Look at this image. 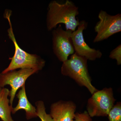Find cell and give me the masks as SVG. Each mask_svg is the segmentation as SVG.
<instances>
[{"label": "cell", "instance_id": "1", "mask_svg": "<svg viewBox=\"0 0 121 121\" xmlns=\"http://www.w3.org/2000/svg\"><path fill=\"white\" fill-rule=\"evenodd\" d=\"M78 14V8L71 1L67 0L63 4L52 1L48 7L47 28L51 31L56 28L58 24L62 23L65 24L66 30L73 32L79 24V21L76 18Z\"/></svg>", "mask_w": 121, "mask_h": 121}, {"label": "cell", "instance_id": "2", "mask_svg": "<svg viewBox=\"0 0 121 121\" xmlns=\"http://www.w3.org/2000/svg\"><path fill=\"white\" fill-rule=\"evenodd\" d=\"M11 13L12 12L10 10H5L4 16L8 20L9 24V28L8 30V35L15 46V54L13 57L9 58L11 60V62L8 67L1 73H4L18 69H35L38 71L41 70L45 66V60L39 55L26 52L18 45L13 33L10 19Z\"/></svg>", "mask_w": 121, "mask_h": 121}, {"label": "cell", "instance_id": "3", "mask_svg": "<svg viewBox=\"0 0 121 121\" xmlns=\"http://www.w3.org/2000/svg\"><path fill=\"white\" fill-rule=\"evenodd\" d=\"M87 60L75 53L63 62L61 74L74 80L79 86L86 87L91 94L98 90L91 83L87 65Z\"/></svg>", "mask_w": 121, "mask_h": 121}, {"label": "cell", "instance_id": "4", "mask_svg": "<svg viewBox=\"0 0 121 121\" xmlns=\"http://www.w3.org/2000/svg\"><path fill=\"white\" fill-rule=\"evenodd\" d=\"M116 100L111 87H105L98 90L88 99L87 112L91 117H108Z\"/></svg>", "mask_w": 121, "mask_h": 121}, {"label": "cell", "instance_id": "5", "mask_svg": "<svg viewBox=\"0 0 121 121\" xmlns=\"http://www.w3.org/2000/svg\"><path fill=\"white\" fill-rule=\"evenodd\" d=\"M99 21L95 27L97 33L94 43H97L108 39L112 35L121 31V14L115 15L108 14L101 10L98 14Z\"/></svg>", "mask_w": 121, "mask_h": 121}, {"label": "cell", "instance_id": "6", "mask_svg": "<svg viewBox=\"0 0 121 121\" xmlns=\"http://www.w3.org/2000/svg\"><path fill=\"white\" fill-rule=\"evenodd\" d=\"M72 31L64 30L60 25L52 31V49L54 54L60 62L68 59L75 53L71 39Z\"/></svg>", "mask_w": 121, "mask_h": 121}, {"label": "cell", "instance_id": "7", "mask_svg": "<svg viewBox=\"0 0 121 121\" xmlns=\"http://www.w3.org/2000/svg\"><path fill=\"white\" fill-rule=\"evenodd\" d=\"M35 69H20L13 70L4 73H0V86L4 87L9 85L11 87L9 94L10 106L13 107V103L17 91L25 84L26 80L33 74L38 72Z\"/></svg>", "mask_w": 121, "mask_h": 121}, {"label": "cell", "instance_id": "8", "mask_svg": "<svg viewBox=\"0 0 121 121\" xmlns=\"http://www.w3.org/2000/svg\"><path fill=\"white\" fill-rule=\"evenodd\" d=\"M87 26V23L85 21H79L77 29L72 33V42L76 54L86 58L87 60L94 61L101 58L102 53L100 50L90 47L86 43L83 32Z\"/></svg>", "mask_w": 121, "mask_h": 121}, {"label": "cell", "instance_id": "9", "mask_svg": "<svg viewBox=\"0 0 121 121\" xmlns=\"http://www.w3.org/2000/svg\"><path fill=\"white\" fill-rule=\"evenodd\" d=\"M76 107L72 101L60 100L51 104L50 115L53 121H73Z\"/></svg>", "mask_w": 121, "mask_h": 121}, {"label": "cell", "instance_id": "10", "mask_svg": "<svg viewBox=\"0 0 121 121\" xmlns=\"http://www.w3.org/2000/svg\"><path fill=\"white\" fill-rule=\"evenodd\" d=\"M18 99V104L12 109V113L14 114L18 110L23 109L26 112V118L29 120L37 117V111L36 107L29 102L26 95L25 84L21 88L16 95Z\"/></svg>", "mask_w": 121, "mask_h": 121}, {"label": "cell", "instance_id": "11", "mask_svg": "<svg viewBox=\"0 0 121 121\" xmlns=\"http://www.w3.org/2000/svg\"><path fill=\"white\" fill-rule=\"evenodd\" d=\"M10 91L0 86V118L3 121H14L11 116L12 107L10 105Z\"/></svg>", "mask_w": 121, "mask_h": 121}, {"label": "cell", "instance_id": "12", "mask_svg": "<svg viewBox=\"0 0 121 121\" xmlns=\"http://www.w3.org/2000/svg\"><path fill=\"white\" fill-rule=\"evenodd\" d=\"M37 117H39L41 121H53L50 114L46 112L45 104L42 101H38L36 102Z\"/></svg>", "mask_w": 121, "mask_h": 121}, {"label": "cell", "instance_id": "13", "mask_svg": "<svg viewBox=\"0 0 121 121\" xmlns=\"http://www.w3.org/2000/svg\"><path fill=\"white\" fill-rule=\"evenodd\" d=\"M109 121H121V102L114 105L108 114Z\"/></svg>", "mask_w": 121, "mask_h": 121}, {"label": "cell", "instance_id": "14", "mask_svg": "<svg viewBox=\"0 0 121 121\" xmlns=\"http://www.w3.org/2000/svg\"><path fill=\"white\" fill-rule=\"evenodd\" d=\"M109 57L112 59H115L117 61L118 65L121 64V45H118L115 48L111 51L109 55Z\"/></svg>", "mask_w": 121, "mask_h": 121}, {"label": "cell", "instance_id": "15", "mask_svg": "<svg viewBox=\"0 0 121 121\" xmlns=\"http://www.w3.org/2000/svg\"><path fill=\"white\" fill-rule=\"evenodd\" d=\"M73 121H92V118L86 111L82 113H75Z\"/></svg>", "mask_w": 121, "mask_h": 121}]
</instances>
